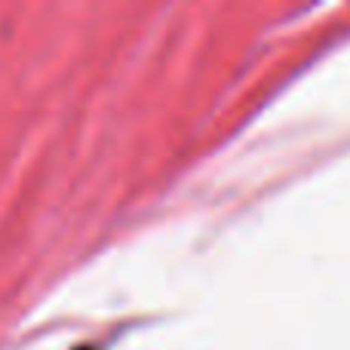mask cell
<instances>
[{
	"mask_svg": "<svg viewBox=\"0 0 350 350\" xmlns=\"http://www.w3.org/2000/svg\"><path fill=\"white\" fill-rule=\"evenodd\" d=\"M74 350H96V347H90V345H83V347H74Z\"/></svg>",
	"mask_w": 350,
	"mask_h": 350,
	"instance_id": "obj_1",
	"label": "cell"
}]
</instances>
